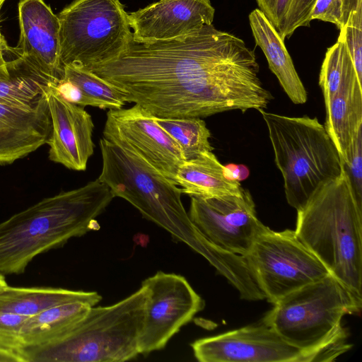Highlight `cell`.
I'll return each instance as SVG.
<instances>
[{
    "instance_id": "obj_26",
    "label": "cell",
    "mask_w": 362,
    "mask_h": 362,
    "mask_svg": "<svg viewBox=\"0 0 362 362\" xmlns=\"http://www.w3.org/2000/svg\"><path fill=\"white\" fill-rule=\"evenodd\" d=\"M156 123L178 144L185 160L212 151L211 133L200 117L158 118Z\"/></svg>"
},
{
    "instance_id": "obj_33",
    "label": "cell",
    "mask_w": 362,
    "mask_h": 362,
    "mask_svg": "<svg viewBox=\"0 0 362 362\" xmlns=\"http://www.w3.org/2000/svg\"><path fill=\"white\" fill-rule=\"evenodd\" d=\"M343 17L344 24L347 21L349 15L362 4V0H342Z\"/></svg>"
},
{
    "instance_id": "obj_18",
    "label": "cell",
    "mask_w": 362,
    "mask_h": 362,
    "mask_svg": "<svg viewBox=\"0 0 362 362\" xmlns=\"http://www.w3.org/2000/svg\"><path fill=\"white\" fill-rule=\"evenodd\" d=\"M228 170L212 151H205L195 158L185 160L180 166L174 182L182 193L203 199L226 195L241 196L239 181L229 176Z\"/></svg>"
},
{
    "instance_id": "obj_1",
    "label": "cell",
    "mask_w": 362,
    "mask_h": 362,
    "mask_svg": "<svg viewBox=\"0 0 362 362\" xmlns=\"http://www.w3.org/2000/svg\"><path fill=\"white\" fill-rule=\"evenodd\" d=\"M88 70L158 118L264 110L274 98L258 76L255 52L212 24L168 40L132 37L118 57Z\"/></svg>"
},
{
    "instance_id": "obj_29",
    "label": "cell",
    "mask_w": 362,
    "mask_h": 362,
    "mask_svg": "<svg viewBox=\"0 0 362 362\" xmlns=\"http://www.w3.org/2000/svg\"><path fill=\"white\" fill-rule=\"evenodd\" d=\"M28 317L0 311V348L20 354L22 349L20 339L21 329Z\"/></svg>"
},
{
    "instance_id": "obj_19",
    "label": "cell",
    "mask_w": 362,
    "mask_h": 362,
    "mask_svg": "<svg viewBox=\"0 0 362 362\" xmlns=\"http://www.w3.org/2000/svg\"><path fill=\"white\" fill-rule=\"evenodd\" d=\"M249 22L257 45L262 49L270 70L289 99L296 105L306 103L307 91L285 47L284 40L259 8L249 14Z\"/></svg>"
},
{
    "instance_id": "obj_32",
    "label": "cell",
    "mask_w": 362,
    "mask_h": 362,
    "mask_svg": "<svg viewBox=\"0 0 362 362\" xmlns=\"http://www.w3.org/2000/svg\"><path fill=\"white\" fill-rule=\"evenodd\" d=\"M292 0H256L259 9L279 32Z\"/></svg>"
},
{
    "instance_id": "obj_31",
    "label": "cell",
    "mask_w": 362,
    "mask_h": 362,
    "mask_svg": "<svg viewBox=\"0 0 362 362\" xmlns=\"http://www.w3.org/2000/svg\"><path fill=\"white\" fill-rule=\"evenodd\" d=\"M318 19L334 24L340 30L344 22L342 0H316L310 21Z\"/></svg>"
},
{
    "instance_id": "obj_4",
    "label": "cell",
    "mask_w": 362,
    "mask_h": 362,
    "mask_svg": "<svg viewBox=\"0 0 362 362\" xmlns=\"http://www.w3.org/2000/svg\"><path fill=\"white\" fill-rule=\"evenodd\" d=\"M361 307L329 274L286 295L262 319L286 342L308 353L310 362L333 361L351 347L343 317Z\"/></svg>"
},
{
    "instance_id": "obj_16",
    "label": "cell",
    "mask_w": 362,
    "mask_h": 362,
    "mask_svg": "<svg viewBox=\"0 0 362 362\" xmlns=\"http://www.w3.org/2000/svg\"><path fill=\"white\" fill-rule=\"evenodd\" d=\"M20 37L12 47L25 57L54 84L62 78L58 16L44 0H21L18 3Z\"/></svg>"
},
{
    "instance_id": "obj_37",
    "label": "cell",
    "mask_w": 362,
    "mask_h": 362,
    "mask_svg": "<svg viewBox=\"0 0 362 362\" xmlns=\"http://www.w3.org/2000/svg\"><path fill=\"white\" fill-rule=\"evenodd\" d=\"M5 1H6V0H0V1H3V2H4Z\"/></svg>"
},
{
    "instance_id": "obj_3",
    "label": "cell",
    "mask_w": 362,
    "mask_h": 362,
    "mask_svg": "<svg viewBox=\"0 0 362 362\" xmlns=\"http://www.w3.org/2000/svg\"><path fill=\"white\" fill-rule=\"evenodd\" d=\"M295 232L329 274L362 303V206L343 165L297 210Z\"/></svg>"
},
{
    "instance_id": "obj_5",
    "label": "cell",
    "mask_w": 362,
    "mask_h": 362,
    "mask_svg": "<svg viewBox=\"0 0 362 362\" xmlns=\"http://www.w3.org/2000/svg\"><path fill=\"white\" fill-rule=\"evenodd\" d=\"M102 170L98 179L114 197H121L146 219L166 230L205 257L212 243L191 221L181 200V189L135 151L100 139Z\"/></svg>"
},
{
    "instance_id": "obj_17",
    "label": "cell",
    "mask_w": 362,
    "mask_h": 362,
    "mask_svg": "<svg viewBox=\"0 0 362 362\" xmlns=\"http://www.w3.org/2000/svg\"><path fill=\"white\" fill-rule=\"evenodd\" d=\"M51 122L45 92L32 106L0 103V164H11L47 143Z\"/></svg>"
},
{
    "instance_id": "obj_28",
    "label": "cell",
    "mask_w": 362,
    "mask_h": 362,
    "mask_svg": "<svg viewBox=\"0 0 362 362\" xmlns=\"http://www.w3.org/2000/svg\"><path fill=\"white\" fill-rule=\"evenodd\" d=\"M341 159L357 202L362 206V127L355 135L345 156Z\"/></svg>"
},
{
    "instance_id": "obj_15",
    "label": "cell",
    "mask_w": 362,
    "mask_h": 362,
    "mask_svg": "<svg viewBox=\"0 0 362 362\" xmlns=\"http://www.w3.org/2000/svg\"><path fill=\"white\" fill-rule=\"evenodd\" d=\"M215 9L209 0H159L128 13L135 41L168 40L211 25Z\"/></svg>"
},
{
    "instance_id": "obj_13",
    "label": "cell",
    "mask_w": 362,
    "mask_h": 362,
    "mask_svg": "<svg viewBox=\"0 0 362 362\" xmlns=\"http://www.w3.org/2000/svg\"><path fill=\"white\" fill-rule=\"evenodd\" d=\"M103 134L105 139L135 151L173 182L185 161L178 144L156 123L155 117L136 104L110 110Z\"/></svg>"
},
{
    "instance_id": "obj_27",
    "label": "cell",
    "mask_w": 362,
    "mask_h": 362,
    "mask_svg": "<svg viewBox=\"0 0 362 362\" xmlns=\"http://www.w3.org/2000/svg\"><path fill=\"white\" fill-rule=\"evenodd\" d=\"M339 36L344 40L362 82V4L349 15Z\"/></svg>"
},
{
    "instance_id": "obj_2",
    "label": "cell",
    "mask_w": 362,
    "mask_h": 362,
    "mask_svg": "<svg viewBox=\"0 0 362 362\" xmlns=\"http://www.w3.org/2000/svg\"><path fill=\"white\" fill-rule=\"evenodd\" d=\"M115 198L98 178L45 198L0 223V274H20L37 255L100 228L95 218Z\"/></svg>"
},
{
    "instance_id": "obj_25",
    "label": "cell",
    "mask_w": 362,
    "mask_h": 362,
    "mask_svg": "<svg viewBox=\"0 0 362 362\" xmlns=\"http://www.w3.org/2000/svg\"><path fill=\"white\" fill-rule=\"evenodd\" d=\"M357 80L361 82L347 47L339 36L336 43L327 49L320 72L319 85L325 103Z\"/></svg>"
},
{
    "instance_id": "obj_30",
    "label": "cell",
    "mask_w": 362,
    "mask_h": 362,
    "mask_svg": "<svg viewBox=\"0 0 362 362\" xmlns=\"http://www.w3.org/2000/svg\"><path fill=\"white\" fill-rule=\"evenodd\" d=\"M316 0H292L284 18L279 35L284 40L301 26H310V15Z\"/></svg>"
},
{
    "instance_id": "obj_11",
    "label": "cell",
    "mask_w": 362,
    "mask_h": 362,
    "mask_svg": "<svg viewBox=\"0 0 362 362\" xmlns=\"http://www.w3.org/2000/svg\"><path fill=\"white\" fill-rule=\"evenodd\" d=\"M189 216L202 234L214 245L245 255L264 224L258 219L250 191L241 196L203 199L191 197Z\"/></svg>"
},
{
    "instance_id": "obj_24",
    "label": "cell",
    "mask_w": 362,
    "mask_h": 362,
    "mask_svg": "<svg viewBox=\"0 0 362 362\" xmlns=\"http://www.w3.org/2000/svg\"><path fill=\"white\" fill-rule=\"evenodd\" d=\"M60 81L73 86L77 93V105L83 107L92 106L103 110L120 109L127 103L123 91L84 68L64 66V75Z\"/></svg>"
},
{
    "instance_id": "obj_35",
    "label": "cell",
    "mask_w": 362,
    "mask_h": 362,
    "mask_svg": "<svg viewBox=\"0 0 362 362\" xmlns=\"http://www.w3.org/2000/svg\"><path fill=\"white\" fill-rule=\"evenodd\" d=\"M7 47L6 41L0 42V67L5 65L6 59L4 57V50Z\"/></svg>"
},
{
    "instance_id": "obj_10",
    "label": "cell",
    "mask_w": 362,
    "mask_h": 362,
    "mask_svg": "<svg viewBox=\"0 0 362 362\" xmlns=\"http://www.w3.org/2000/svg\"><path fill=\"white\" fill-rule=\"evenodd\" d=\"M147 291L139 337V354L163 349L180 328L204 308V301L182 276L158 272L141 283Z\"/></svg>"
},
{
    "instance_id": "obj_6",
    "label": "cell",
    "mask_w": 362,
    "mask_h": 362,
    "mask_svg": "<svg viewBox=\"0 0 362 362\" xmlns=\"http://www.w3.org/2000/svg\"><path fill=\"white\" fill-rule=\"evenodd\" d=\"M147 291L136 292L107 306H92L57 341L21 350L23 362H122L139 354Z\"/></svg>"
},
{
    "instance_id": "obj_20",
    "label": "cell",
    "mask_w": 362,
    "mask_h": 362,
    "mask_svg": "<svg viewBox=\"0 0 362 362\" xmlns=\"http://www.w3.org/2000/svg\"><path fill=\"white\" fill-rule=\"evenodd\" d=\"M101 299L102 296L95 291L7 285L0 290V311L31 317L50 308L71 302L81 301L95 306Z\"/></svg>"
},
{
    "instance_id": "obj_8",
    "label": "cell",
    "mask_w": 362,
    "mask_h": 362,
    "mask_svg": "<svg viewBox=\"0 0 362 362\" xmlns=\"http://www.w3.org/2000/svg\"><path fill=\"white\" fill-rule=\"evenodd\" d=\"M60 60L88 69L118 57L132 38L119 0H74L58 15Z\"/></svg>"
},
{
    "instance_id": "obj_34",
    "label": "cell",
    "mask_w": 362,
    "mask_h": 362,
    "mask_svg": "<svg viewBox=\"0 0 362 362\" xmlns=\"http://www.w3.org/2000/svg\"><path fill=\"white\" fill-rule=\"evenodd\" d=\"M0 362H23L17 352L0 348Z\"/></svg>"
},
{
    "instance_id": "obj_14",
    "label": "cell",
    "mask_w": 362,
    "mask_h": 362,
    "mask_svg": "<svg viewBox=\"0 0 362 362\" xmlns=\"http://www.w3.org/2000/svg\"><path fill=\"white\" fill-rule=\"evenodd\" d=\"M45 96L51 122L46 143L49 160L71 170H85L95 147L90 115L65 99L54 83L47 85Z\"/></svg>"
},
{
    "instance_id": "obj_21",
    "label": "cell",
    "mask_w": 362,
    "mask_h": 362,
    "mask_svg": "<svg viewBox=\"0 0 362 362\" xmlns=\"http://www.w3.org/2000/svg\"><path fill=\"white\" fill-rule=\"evenodd\" d=\"M92 307L76 301L59 305L29 317L21 327L22 349L52 344L63 337Z\"/></svg>"
},
{
    "instance_id": "obj_36",
    "label": "cell",
    "mask_w": 362,
    "mask_h": 362,
    "mask_svg": "<svg viewBox=\"0 0 362 362\" xmlns=\"http://www.w3.org/2000/svg\"><path fill=\"white\" fill-rule=\"evenodd\" d=\"M3 3H4L3 1H0V9H1V6H2ZM4 40H4V38L3 37V36L1 35V32H0V42H3V41H4Z\"/></svg>"
},
{
    "instance_id": "obj_22",
    "label": "cell",
    "mask_w": 362,
    "mask_h": 362,
    "mask_svg": "<svg viewBox=\"0 0 362 362\" xmlns=\"http://www.w3.org/2000/svg\"><path fill=\"white\" fill-rule=\"evenodd\" d=\"M325 127L341 158L362 127V86L358 80L339 90L325 103Z\"/></svg>"
},
{
    "instance_id": "obj_7",
    "label": "cell",
    "mask_w": 362,
    "mask_h": 362,
    "mask_svg": "<svg viewBox=\"0 0 362 362\" xmlns=\"http://www.w3.org/2000/svg\"><path fill=\"white\" fill-rule=\"evenodd\" d=\"M258 111L267 127L286 201L297 211L321 185L339 175L341 159L317 118Z\"/></svg>"
},
{
    "instance_id": "obj_12",
    "label": "cell",
    "mask_w": 362,
    "mask_h": 362,
    "mask_svg": "<svg viewBox=\"0 0 362 362\" xmlns=\"http://www.w3.org/2000/svg\"><path fill=\"white\" fill-rule=\"evenodd\" d=\"M191 346L200 362H310L308 353L286 342L263 319Z\"/></svg>"
},
{
    "instance_id": "obj_9",
    "label": "cell",
    "mask_w": 362,
    "mask_h": 362,
    "mask_svg": "<svg viewBox=\"0 0 362 362\" xmlns=\"http://www.w3.org/2000/svg\"><path fill=\"white\" fill-rule=\"evenodd\" d=\"M243 257L265 299L273 305L330 274L291 229L274 231L264 225Z\"/></svg>"
},
{
    "instance_id": "obj_23",
    "label": "cell",
    "mask_w": 362,
    "mask_h": 362,
    "mask_svg": "<svg viewBox=\"0 0 362 362\" xmlns=\"http://www.w3.org/2000/svg\"><path fill=\"white\" fill-rule=\"evenodd\" d=\"M15 57L0 67V103L32 106L53 83L25 57L12 49Z\"/></svg>"
}]
</instances>
